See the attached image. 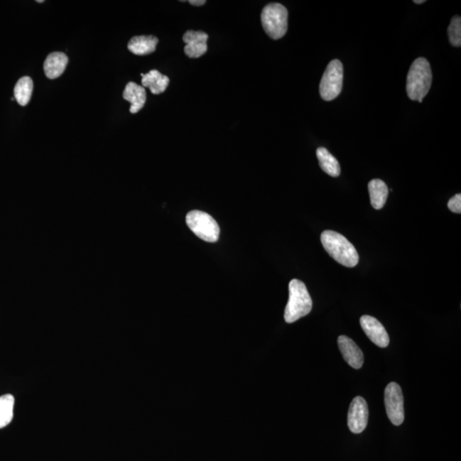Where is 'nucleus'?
Masks as SVG:
<instances>
[{
	"label": "nucleus",
	"instance_id": "0eeeda50",
	"mask_svg": "<svg viewBox=\"0 0 461 461\" xmlns=\"http://www.w3.org/2000/svg\"><path fill=\"white\" fill-rule=\"evenodd\" d=\"M384 405L387 416L393 425H400L404 421V398L398 384L391 382L384 391Z\"/></svg>",
	"mask_w": 461,
	"mask_h": 461
},
{
	"label": "nucleus",
	"instance_id": "423d86ee",
	"mask_svg": "<svg viewBox=\"0 0 461 461\" xmlns=\"http://www.w3.org/2000/svg\"><path fill=\"white\" fill-rule=\"evenodd\" d=\"M344 80V66L340 60H332L321 78L320 94L325 101L335 99L340 94Z\"/></svg>",
	"mask_w": 461,
	"mask_h": 461
},
{
	"label": "nucleus",
	"instance_id": "20e7f679",
	"mask_svg": "<svg viewBox=\"0 0 461 461\" xmlns=\"http://www.w3.org/2000/svg\"><path fill=\"white\" fill-rule=\"evenodd\" d=\"M262 27L271 39L280 40L288 29V11L281 4L266 6L261 16Z\"/></svg>",
	"mask_w": 461,
	"mask_h": 461
},
{
	"label": "nucleus",
	"instance_id": "4be33fe9",
	"mask_svg": "<svg viewBox=\"0 0 461 461\" xmlns=\"http://www.w3.org/2000/svg\"><path fill=\"white\" fill-rule=\"evenodd\" d=\"M189 3L191 4L192 6H204L206 1H205V0H191Z\"/></svg>",
	"mask_w": 461,
	"mask_h": 461
},
{
	"label": "nucleus",
	"instance_id": "6ab92c4d",
	"mask_svg": "<svg viewBox=\"0 0 461 461\" xmlns=\"http://www.w3.org/2000/svg\"><path fill=\"white\" fill-rule=\"evenodd\" d=\"M14 396L10 394L0 396V429L10 424L13 418Z\"/></svg>",
	"mask_w": 461,
	"mask_h": 461
},
{
	"label": "nucleus",
	"instance_id": "412c9836",
	"mask_svg": "<svg viewBox=\"0 0 461 461\" xmlns=\"http://www.w3.org/2000/svg\"><path fill=\"white\" fill-rule=\"evenodd\" d=\"M448 209H450L452 212L456 214L461 213V195L460 194H456L454 197H452L450 201L448 202Z\"/></svg>",
	"mask_w": 461,
	"mask_h": 461
},
{
	"label": "nucleus",
	"instance_id": "7ed1b4c3",
	"mask_svg": "<svg viewBox=\"0 0 461 461\" xmlns=\"http://www.w3.org/2000/svg\"><path fill=\"white\" fill-rule=\"evenodd\" d=\"M312 308V299L305 284L299 280L291 281L289 284V301L285 310L286 322H295L310 314Z\"/></svg>",
	"mask_w": 461,
	"mask_h": 461
},
{
	"label": "nucleus",
	"instance_id": "a211bd4d",
	"mask_svg": "<svg viewBox=\"0 0 461 461\" xmlns=\"http://www.w3.org/2000/svg\"><path fill=\"white\" fill-rule=\"evenodd\" d=\"M33 88V80L28 76L21 78L14 88V96L16 102L21 107H26L31 99Z\"/></svg>",
	"mask_w": 461,
	"mask_h": 461
},
{
	"label": "nucleus",
	"instance_id": "4468645a",
	"mask_svg": "<svg viewBox=\"0 0 461 461\" xmlns=\"http://www.w3.org/2000/svg\"><path fill=\"white\" fill-rule=\"evenodd\" d=\"M158 43V38L153 36H135L129 42L128 48L138 56H145L154 53Z\"/></svg>",
	"mask_w": 461,
	"mask_h": 461
},
{
	"label": "nucleus",
	"instance_id": "6e6552de",
	"mask_svg": "<svg viewBox=\"0 0 461 461\" xmlns=\"http://www.w3.org/2000/svg\"><path fill=\"white\" fill-rule=\"evenodd\" d=\"M369 409L365 399L357 396L353 399L348 413V426L351 433H362L367 428Z\"/></svg>",
	"mask_w": 461,
	"mask_h": 461
},
{
	"label": "nucleus",
	"instance_id": "f257e3e1",
	"mask_svg": "<svg viewBox=\"0 0 461 461\" xmlns=\"http://www.w3.org/2000/svg\"><path fill=\"white\" fill-rule=\"evenodd\" d=\"M321 243L330 256L338 264L354 268L359 262V255L354 245L337 232L327 230L320 236Z\"/></svg>",
	"mask_w": 461,
	"mask_h": 461
},
{
	"label": "nucleus",
	"instance_id": "f03ea898",
	"mask_svg": "<svg viewBox=\"0 0 461 461\" xmlns=\"http://www.w3.org/2000/svg\"><path fill=\"white\" fill-rule=\"evenodd\" d=\"M433 73L430 63L424 58H418L410 67L407 78V94L413 101L422 103L423 99L428 94Z\"/></svg>",
	"mask_w": 461,
	"mask_h": 461
},
{
	"label": "nucleus",
	"instance_id": "dca6fc26",
	"mask_svg": "<svg viewBox=\"0 0 461 461\" xmlns=\"http://www.w3.org/2000/svg\"><path fill=\"white\" fill-rule=\"evenodd\" d=\"M143 87L150 88L151 94L158 95L163 94L166 90L169 78L161 74L158 70H151L146 75L141 74Z\"/></svg>",
	"mask_w": 461,
	"mask_h": 461
},
{
	"label": "nucleus",
	"instance_id": "1a4fd4ad",
	"mask_svg": "<svg viewBox=\"0 0 461 461\" xmlns=\"http://www.w3.org/2000/svg\"><path fill=\"white\" fill-rule=\"evenodd\" d=\"M359 322H361L362 328L366 335L374 345L380 348H386L390 344V337H389L386 328L374 317L363 315L359 320Z\"/></svg>",
	"mask_w": 461,
	"mask_h": 461
},
{
	"label": "nucleus",
	"instance_id": "f3484780",
	"mask_svg": "<svg viewBox=\"0 0 461 461\" xmlns=\"http://www.w3.org/2000/svg\"><path fill=\"white\" fill-rule=\"evenodd\" d=\"M317 158L321 169L328 175L338 177L340 175L341 168L335 156H333L328 150L324 147H320L316 151Z\"/></svg>",
	"mask_w": 461,
	"mask_h": 461
},
{
	"label": "nucleus",
	"instance_id": "ddd939ff",
	"mask_svg": "<svg viewBox=\"0 0 461 461\" xmlns=\"http://www.w3.org/2000/svg\"><path fill=\"white\" fill-rule=\"evenodd\" d=\"M124 98L131 103L130 112L136 114L145 107L146 102V89L136 83L129 82L125 87Z\"/></svg>",
	"mask_w": 461,
	"mask_h": 461
},
{
	"label": "nucleus",
	"instance_id": "9d476101",
	"mask_svg": "<svg viewBox=\"0 0 461 461\" xmlns=\"http://www.w3.org/2000/svg\"><path fill=\"white\" fill-rule=\"evenodd\" d=\"M209 36L206 33L202 31H189L183 36V41L185 42V53L188 57L191 58H198L207 53L208 50Z\"/></svg>",
	"mask_w": 461,
	"mask_h": 461
},
{
	"label": "nucleus",
	"instance_id": "f8f14e48",
	"mask_svg": "<svg viewBox=\"0 0 461 461\" xmlns=\"http://www.w3.org/2000/svg\"><path fill=\"white\" fill-rule=\"evenodd\" d=\"M69 58L63 53H53L48 55L44 63V71L46 77L50 80L57 79L65 72Z\"/></svg>",
	"mask_w": 461,
	"mask_h": 461
},
{
	"label": "nucleus",
	"instance_id": "2eb2a0df",
	"mask_svg": "<svg viewBox=\"0 0 461 461\" xmlns=\"http://www.w3.org/2000/svg\"><path fill=\"white\" fill-rule=\"evenodd\" d=\"M368 191H369L371 206L375 210L383 209L389 195L386 184L381 180H371L368 183Z\"/></svg>",
	"mask_w": 461,
	"mask_h": 461
},
{
	"label": "nucleus",
	"instance_id": "39448f33",
	"mask_svg": "<svg viewBox=\"0 0 461 461\" xmlns=\"http://www.w3.org/2000/svg\"><path fill=\"white\" fill-rule=\"evenodd\" d=\"M188 226L198 238L209 243L217 242L219 227L209 214L200 210H192L185 217Z\"/></svg>",
	"mask_w": 461,
	"mask_h": 461
},
{
	"label": "nucleus",
	"instance_id": "9b49d317",
	"mask_svg": "<svg viewBox=\"0 0 461 461\" xmlns=\"http://www.w3.org/2000/svg\"><path fill=\"white\" fill-rule=\"evenodd\" d=\"M337 344L345 362L354 369H359L363 366L364 355L358 345L351 338L345 335L338 337Z\"/></svg>",
	"mask_w": 461,
	"mask_h": 461
},
{
	"label": "nucleus",
	"instance_id": "aec40b11",
	"mask_svg": "<svg viewBox=\"0 0 461 461\" xmlns=\"http://www.w3.org/2000/svg\"><path fill=\"white\" fill-rule=\"evenodd\" d=\"M448 39L452 46L460 48L461 45V18L456 16L452 18L448 28Z\"/></svg>",
	"mask_w": 461,
	"mask_h": 461
},
{
	"label": "nucleus",
	"instance_id": "5701e85b",
	"mask_svg": "<svg viewBox=\"0 0 461 461\" xmlns=\"http://www.w3.org/2000/svg\"><path fill=\"white\" fill-rule=\"evenodd\" d=\"M425 2V0H420V1H417V0H416V1H414V3L418 4V5H421V4Z\"/></svg>",
	"mask_w": 461,
	"mask_h": 461
}]
</instances>
